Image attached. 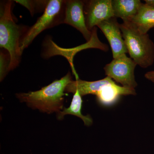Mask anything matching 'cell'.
I'll use <instances>...</instances> for the list:
<instances>
[{
  "label": "cell",
  "instance_id": "obj_1",
  "mask_svg": "<svg viewBox=\"0 0 154 154\" xmlns=\"http://www.w3.org/2000/svg\"><path fill=\"white\" fill-rule=\"evenodd\" d=\"M73 80L69 72L60 80H57L41 90L16 95L21 102H26L33 109L48 113H58L63 110L64 93L69 84Z\"/></svg>",
  "mask_w": 154,
  "mask_h": 154
},
{
  "label": "cell",
  "instance_id": "obj_2",
  "mask_svg": "<svg viewBox=\"0 0 154 154\" xmlns=\"http://www.w3.org/2000/svg\"><path fill=\"white\" fill-rule=\"evenodd\" d=\"M13 3L11 1L2 3L0 11V47L10 56V71L19 65L22 55L20 44L28 30L15 22L12 12Z\"/></svg>",
  "mask_w": 154,
  "mask_h": 154
},
{
  "label": "cell",
  "instance_id": "obj_3",
  "mask_svg": "<svg viewBox=\"0 0 154 154\" xmlns=\"http://www.w3.org/2000/svg\"><path fill=\"white\" fill-rule=\"evenodd\" d=\"M128 53L137 65L147 68L154 62V43L148 33H140L130 22L120 24Z\"/></svg>",
  "mask_w": 154,
  "mask_h": 154
},
{
  "label": "cell",
  "instance_id": "obj_4",
  "mask_svg": "<svg viewBox=\"0 0 154 154\" xmlns=\"http://www.w3.org/2000/svg\"><path fill=\"white\" fill-rule=\"evenodd\" d=\"M65 5V1H48L43 14L33 26L28 29L22 38L20 44L22 54L24 50L42 31L63 23Z\"/></svg>",
  "mask_w": 154,
  "mask_h": 154
},
{
  "label": "cell",
  "instance_id": "obj_5",
  "mask_svg": "<svg viewBox=\"0 0 154 154\" xmlns=\"http://www.w3.org/2000/svg\"><path fill=\"white\" fill-rule=\"evenodd\" d=\"M92 32V37L90 41L87 42L85 44L72 48H63L59 47L53 41L50 36L46 37L42 45V57L48 58L55 55L63 56L68 61L76 80L79 79L75 69L73 63L74 57L77 53L89 48H98L105 51H107L109 49L107 45L104 44L99 40L97 35L96 27L93 29Z\"/></svg>",
  "mask_w": 154,
  "mask_h": 154
},
{
  "label": "cell",
  "instance_id": "obj_6",
  "mask_svg": "<svg viewBox=\"0 0 154 154\" xmlns=\"http://www.w3.org/2000/svg\"><path fill=\"white\" fill-rule=\"evenodd\" d=\"M137 64L125 54L113 58L104 67L105 75L110 77L122 87L134 89L137 86L135 79L134 69Z\"/></svg>",
  "mask_w": 154,
  "mask_h": 154
},
{
  "label": "cell",
  "instance_id": "obj_7",
  "mask_svg": "<svg viewBox=\"0 0 154 154\" xmlns=\"http://www.w3.org/2000/svg\"><path fill=\"white\" fill-rule=\"evenodd\" d=\"M112 0H90L84 2V14L86 25L92 31L101 22L115 17Z\"/></svg>",
  "mask_w": 154,
  "mask_h": 154
},
{
  "label": "cell",
  "instance_id": "obj_8",
  "mask_svg": "<svg viewBox=\"0 0 154 154\" xmlns=\"http://www.w3.org/2000/svg\"><path fill=\"white\" fill-rule=\"evenodd\" d=\"M84 2L80 0L65 1L63 23L71 25L80 31L86 41L91 40L92 32L86 25Z\"/></svg>",
  "mask_w": 154,
  "mask_h": 154
},
{
  "label": "cell",
  "instance_id": "obj_9",
  "mask_svg": "<svg viewBox=\"0 0 154 154\" xmlns=\"http://www.w3.org/2000/svg\"><path fill=\"white\" fill-rule=\"evenodd\" d=\"M97 26L107 38L111 47L113 59L123 54L128 53L120 30V24L117 22L116 17H112L105 20Z\"/></svg>",
  "mask_w": 154,
  "mask_h": 154
},
{
  "label": "cell",
  "instance_id": "obj_10",
  "mask_svg": "<svg viewBox=\"0 0 154 154\" xmlns=\"http://www.w3.org/2000/svg\"><path fill=\"white\" fill-rule=\"evenodd\" d=\"M113 80L109 77L94 82H88L79 79L72 81L68 85L66 92L74 94L78 91L82 96L92 94L96 95L103 87L111 82Z\"/></svg>",
  "mask_w": 154,
  "mask_h": 154
},
{
  "label": "cell",
  "instance_id": "obj_11",
  "mask_svg": "<svg viewBox=\"0 0 154 154\" xmlns=\"http://www.w3.org/2000/svg\"><path fill=\"white\" fill-rule=\"evenodd\" d=\"M114 17L129 22L137 14L143 3L140 0H112Z\"/></svg>",
  "mask_w": 154,
  "mask_h": 154
},
{
  "label": "cell",
  "instance_id": "obj_12",
  "mask_svg": "<svg viewBox=\"0 0 154 154\" xmlns=\"http://www.w3.org/2000/svg\"><path fill=\"white\" fill-rule=\"evenodd\" d=\"M140 33L146 34L154 27V8L143 3L137 14L129 22Z\"/></svg>",
  "mask_w": 154,
  "mask_h": 154
},
{
  "label": "cell",
  "instance_id": "obj_13",
  "mask_svg": "<svg viewBox=\"0 0 154 154\" xmlns=\"http://www.w3.org/2000/svg\"><path fill=\"white\" fill-rule=\"evenodd\" d=\"M83 100L82 96L79 91H76L73 96L71 105L68 108H64L59 112L58 119H62L64 116L67 114L75 116L81 118L86 126H90L93 124V119L89 115L84 116L82 113Z\"/></svg>",
  "mask_w": 154,
  "mask_h": 154
},
{
  "label": "cell",
  "instance_id": "obj_14",
  "mask_svg": "<svg viewBox=\"0 0 154 154\" xmlns=\"http://www.w3.org/2000/svg\"><path fill=\"white\" fill-rule=\"evenodd\" d=\"M15 2L28 9L30 14L33 16L35 13L45 10L48 1L17 0Z\"/></svg>",
  "mask_w": 154,
  "mask_h": 154
},
{
  "label": "cell",
  "instance_id": "obj_15",
  "mask_svg": "<svg viewBox=\"0 0 154 154\" xmlns=\"http://www.w3.org/2000/svg\"><path fill=\"white\" fill-rule=\"evenodd\" d=\"M10 56L8 51H1L0 54V77L1 81L6 76L10 71Z\"/></svg>",
  "mask_w": 154,
  "mask_h": 154
},
{
  "label": "cell",
  "instance_id": "obj_16",
  "mask_svg": "<svg viewBox=\"0 0 154 154\" xmlns=\"http://www.w3.org/2000/svg\"><path fill=\"white\" fill-rule=\"evenodd\" d=\"M145 77L154 84V70L147 72L145 74Z\"/></svg>",
  "mask_w": 154,
  "mask_h": 154
},
{
  "label": "cell",
  "instance_id": "obj_17",
  "mask_svg": "<svg viewBox=\"0 0 154 154\" xmlns=\"http://www.w3.org/2000/svg\"><path fill=\"white\" fill-rule=\"evenodd\" d=\"M145 3L154 8V0H145Z\"/></svg>",
  "mask_w": 154,
  "mask_h": 154
}]
</instances>
